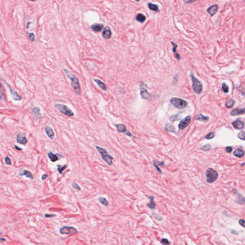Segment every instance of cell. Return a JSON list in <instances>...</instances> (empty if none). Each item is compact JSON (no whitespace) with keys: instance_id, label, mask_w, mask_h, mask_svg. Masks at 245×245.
Wrapping results in <instances>:
<instances>
[{"instance_id":"obj_7","label":"cell","mask_w":245,"mask_h":245,"mask_svg":"<svg viewBox=\"0 0 245 245\" xmlns=\"http://www.w3.org/2000/svg\"><path fill=\"white\" fill-rule=\"evenodd\" d=\"M140 94L143 99H148L150 97V94L147 91V86L146 84L143 82H141L140 84Z\"/></svg>"},{"instance_id":"obj_39","label":"cell","mask_w":245,"mask_h":245,"mask_svg":"<svg viewBox=\"0 0 245 245\" xmlns=\"http://www.w3.org/2000/svg\"><path fill=\"white\" fill-rule=\"evenodd\" d=\"M162 244L164 245H170L171 242L167 238H162L160 241Z\"/></svg>"},{"instance_id":"obj_24","label":"cell","mask_w":245,"mask_h":245,"mask_svg":"<svg viewBox=\"0 0 245 245\" xmlns=\"http://www.w3.org/2000/svg\"><path fill=\"white\" fill-rule=\"evenodd\" d=\"M149 198L150 199V202H149V203L147 204V206L149 208L154 210L155 209L156 206V204L155 203V202L154 201V197L153 196H149Z\"/></svg>"},{"instance_id":"obj_34","label":"cell","mask_w":245,"mask_h":245,"mask_svg":"<svg viewBox=\"0 0 245 245\" xmlns=\"http://www.w3.org/2000/svg\"><path fill=\"white\" fill-rule=\"evenodd\" d=\"M99 201L100 202V203H101L102 204L104 205V206H107L108 205V203L107 201V200L105 199V198H104V197H101L100 198H99Z\"/></svg>"},{"instance_id":"obj_45","label":"cell","mask_w":245,"mask_h":245,"mask_svg":"<svg viewBox=\"0 0 245 245\" xmlns=\"http://www.w3.org/2000/svg\"><path fill=\"white\" fill-rule=\"evenodd\" d=\"M233 148L231 146H226L225 148V151L227 153H230L232 151Z\"/></svg>"},{"instance_id":"obj_41","label":"cell","mask_w":245,"mask_h":245,"mask_svg":"<svg viewBox=\"0 0 245 245\" xmlns=\"http://www.w3.org/2000/svg\"><path fill=\"white\" fill-rule=\"evenodd\" d=\"M5 164L7 165H12V162L11 160L10 157L9 156H5Z\"/></svg>"},{"instance_id":"obj_47","label":"cell","mask_w":245,"mask_h":245,"mask_svg":"<svg viewBox=\"0 0 245 245\" xmlns=\"http://www.w3.org/2000/svg\"><path fill=\"white\" fill-rule=\"evenodd\" d=\"M55 215L53 214H45V217H53Z\"/></svg>"},{"instance_id":"obj_50","label":"cell","mask_w":245,"mask_h":245,"mask_svg":"<svg viewBox=\"0 0 245 245\" xmlns=\"http://www.w3.org/2000/svg\"><path fill=\"white\" fill-rule=\"evenodd\" d=\"M1 241H5V240H5V239L3 238H1Z\"/></svg>"},{"instance_id":"obj_14","label":"cell","mask_w":245,"mask_h":245,"mask_svg":"<svg viewBox=\"0 0 245 245\" xmlns=\"http://www.w3.org/2000/svg\"><path fill=\"white\" fill-rule=\"evenodd\" d=\"M116 126L117 128V130H118V132H121V133H125V134L127 136H132V134H131L128 131L126 130V126L124 125L118 124V125H116Z\"/></svg>"},{"instance_id":"obj_4","label":"cell","mask_w":245,"mask_h":245,"mask_svg":"<svg viewBox=\"0 0 245 245\" xmlns=\"http://www.w3.org/2000/svg\"><path fill=\"white\" fill-rule=\"evenodd\" d=\"M206 176L207 182L211 183L217 180L218 177V174L213 169L209 168L206 172Z\"/></svg>"},{"instance_id":"obj_40","label":"cell","mask_w":245,"mask_h":245,"mask_svg":"<svg viewBox=\"0 0 245 245\" xmlns=\"http://www.w3.org/2000/svg\"><path fill=\"white\" fill-rule=\"evenodd\" d=\"M214 136V132H211V133H209L208 135H207L205 137V138H206L207 139H211L213 138Z\"/></svg>"},{"instance_id":"obj_49","label":"cell","mask_w":245,"mask_h":245,"mask_svg":"<svg viewBox=\"0 0 245 245\" xmlns=\"http://www.w3.org/2000/svg\"><path fill=\"white\" fill-rule=\"evenodd\" d=\"M15 148H16V149H17V150H20V151H21V150H22V148H20L19 147H18V146H15Z\"/></svg>"},{"instance_id":"obj_10","label":"cell","mask_w":245,"mask_h":245,"mask_svg":"<svg viewBox=\"0 0 245 245\" xmlns=\"http://www.w3.org/2000/svg\"><path fill=\"white\" fill-rule=\"evenodd\" d=\"M16 141L18 143L21 145H26L28 142V140L26 137L25 136V135L24 133H19L17 136Z\"/></svg>"},{"instance_id":"obj_27","label":"cell","mask_w":245,"mask_h":245,"mask_svg":"<svg viewBox=\"0 0 245 245\" xmlns=\"http://www.w3.org/2000/svg\"><path fill=\"white\" fill-rule=\"evenodd\" d=\"M136 19L138 22L143 23L146 21V17L142 14H138L136 16Z\"/></svg>"},{"instance_id":"obj_30","label":"cell","mask_w":245,"mask_h":245,"mask_svg":"<svg viewBox=\"0 0 245 245\" xmlns=\"http://www.w3.org/2000/svg\"><path fill=\"white\" fill-rule=\"evenodd\" d=\"M148 6L149 9L151 11H155L156 12H159V10L158 9V7L157 5H153L151 3H148Z\"/></svg>"},{"instance_id":"obj_35","label":"cell","mask_w":245,"mask_h":245,"mask_svg":"<svg viewBox=\"0 0 245 245\" xmlns=\"http://www.w3.org/2000/svg\"><path fill=\"white\" fill-rule=\"evenodd\" d=\"M222 89L224 93L227 94L229 92V87L228 86L225 84V83H223L222 84Z\"/></svg>"},{"instance_id":"obj_8","label":"cell","mask_w":245,"mask_h":245,"mask_svg":"<svg viewBox=\"0 0 245 245\" xmlns=\"http://www.w3.org/2000/svg\"><path fill=\"white\" fill-rule=\"evenodd\" d=\"M78 232L76 229L71 226H64L60 229V233L61 234L73 235Z\"/></svg>"},{"instance_id":"obj_43","label":"cell","mask_w":245,"mask_h":245,"mask_svg":"<svg viewBox=\"0 0 245 245\" xmlns=\"http://www.w3.org/2000/svg\"><path fill=\"white\" fill-rule=\"evenodd\" d=\"M72 186L73 188L76 190H78V191H80L81 190V188L78 186V184H77L75 182H74L72 183Z\"/></svg>"},{"instance_id":"obj_29","label":"cell","mask_w":245,"mask_h":245,"mask_svg":"<svg viewBox=\"0 0 245 245\" xmlns=\"http://www.w3.org/2000/svg\"><path fill=\"white\" fill-rule=\"evenodd\" d=\"M235 101L232 99L227 100L225 103V106L227 108H232L235 104Z\"/></svg>"},{"instance_id":"obj_23","label":"cell","mask_w":245,"mask_h":245,"mask_svg":"<svg viewBox=\"0 0 245 245\" xmlns=\"http://www.w3.org/2000/svg\"><path fill=\"white\" fill-rule=\"evenodd\" d=\"M94 82L97 84V85L99 86L101 89H102L103 90L105 91H106V90H107L105 84L103 82H102L101 80H100L98 78H94Z\"/></svg>"},{"instance_id":"obj_33","label":"cell","mask_w":245,"mask_h":245,"mask_svg":"<svg viewBox=\"0 0 245 245\" xmlns=\"http://www.w3.org/2000/svg\"><path fill=\"white\" fill-rule=\"evenodd\" d=\"M57 170L58 172L60 174H62V172L67 168V166L66 165H64V166H61L60 165H57Z\"/></svg>"},{"instance_id":"obj_46","label":"cell","mask_w":245,"mask_h":245,"mask_svg":"<svg viewBox=\"0 0 245 245\" xmlns=\"http://www.w3.org/2000/svg\"><path fill=\"white\" fill-rule=\"evenodd\" d=\"M48 177V175L47 174H43L41 177V180L42 181H44L45 180L47 177Z\"/></svg>"},{"instance_id":"obj_42","label":"cell","mask_w":245,"mask_h":245,"mask_svg":"<svg viewBox=\"0 0 245 245\" xmlns=\"http://www.w3.org/2000/svg\"><path fill=\"white\" fill-rule=\"evenodd\" d=\"M178 115H173L171 116L170 119L172 120L173 122L174 121H176L177 120H179L180 118L178 117Z\"/></svg>"},{"instance_id":"obj_2","label":"cell","mask_w":245,"mask_h":245,"mask_svg":"<svg viewBox=\"0 0 245 245\" xmlns=\"http://www.w3.org/2000/svg\"><path fill=\"white\" fill-rule=\"evenodd\" d=\"M96 149L99 152L101 155L102 159L109 166H112L113 165V160L114 159L113 157L110 155L107 150L99 146H95Z\"/></svg>"},{"instance_id":"obj_13","label":"cell","mask_w":245,"mask_h":245,"mask_svg":"<svg viewBox=\"0 0 245 245\" xmlns=\"http://www.w3.org/2000/svg\"><path fill=\"white\" fill-rule=\"evenodd\" d=\"M218 10V6L217 5H214L209 7L207 9V12L211 16L213 17L214 16L217 12Z\"/></svg>"},{"instance_id":"obj_20","label":"cell","mask_w":245,"mask_h":245,"mask_svg":"<svg viewBox=\"0 0 245 245\" xmlns=\"http://www.w3.org/2000/svg\"><path fill=\"white\" fill-rule=\"evenodd\" d=\"M153 165L154 166V167H155L156 168V171H157V172L160 174L162 173L161 170L159 169V168L158 167L159 166H165L164 165V162H159L156 160H154L153 161Z\"/></svg>"},{"instance_id":"obj_18","label":"cell","mask_w":245,"mask_h":245,"mask_svg":"<svg viewBox=\"0 0 245 245\" xmlns=\"http://www.w3.org/2000/svg\"><path fill=\"white\" fill-rule=\"evenodd\" d=\"M245 114V108L243 109H239L236 108L233 110L231 112V115L235 116V115H244Z\"/></svg>"},{"instance_id":"obj_36","label":"cell","mask_w":245,"mask_h":245,"mask_svg":"<svg viewBox=\"0 0 245 245\" xmlns=\"http://www.w3.org/2000/svg\"><path fill=\"white\" fill-rule=\"evenodd\" d=\"M28 37H29L30 40L31 42H33L35 40V35L33 33H27Z\"/></svg>"},{"instance_id":"obj_12","label":"cell","mask_w":245,"mask_h":245,"mask_svg":"<svg viewBox=\"0 0 245 245\" xmlns=\"http://www.w3.org/2000/svg\"><path fill=\"white\" fill-rule=\"evenodd\" d=\"M112 32L109 26H106L102 32V37L105 39H109L112 37Z\"/></svg>"},{"instance_id":"obj_6","label":"cell","mask_w":245,"mask_h":245,"mask_svg":"<svg viewBox=\"0 0 245 245\" xmlns=\"http://www.w3.org/2000/svg\"><path fill=\"white\" fill-rule=\"evenodd\" d=\"M55 107L61 113L66 115L68 116L71 117L74 116V113L66 105L62 104H57L55 105Z\"/></svg>"},{"instance_id":"obj_22","label":"cell","mask_w":245,"mask_h":245,"mask_svg":"<svg viewBox=\"0 0 245 245\" xmlns=\"http://www.w3.org/2000/svg\"><path fill=\"white\" fill-rule=\"evenodd\" d=\"M40 109L38 107H34L32 109V112L34 114L36 119H38L41 117V115L40 113Z\"/></svg>"},{"instance_id":"obj_3","label":"cell","mask_w":245,"mask_h":245,"mask_svg":"<svg viewBox=\"0 0 245 245\" xmlns=\"http://www.w3.org/2000/svg\"><path fill=\"white\" fill-rule=\"evenodd\" d=\"M191 78L192 80V85L194 92L197 94H200L203 88V85L202 83L196 78H195L193 75L191 74Z\"/></svg>"},{"instance_id":"obj_31","label":"cell","mask_w":245,"mask_h":245,"mask_svg":"<svg viewBox=\"0 0 245 245\" xmlns=\"http://www.w3.org/2000/svg\"><path fill=\"white\" fill-rule=\"evenodd\" d=\"M165 130L170 132H174L175 128L172 124H167L165 126Z\"/></svg>"},{"instance_id":"obj_9","label":"cell","mask_w":245,"mask_h":245,"mask_svg":"<svg viewBox=\"0 0 245 245\" xmlns=\"http://www.w3.org/2000/svg\"><path fill=\"white\" fill-rule=\"evenodd\" d=\"M191 117L190 116H188L182 121H181L178 126L179 129L182 130L187 127L189 125L191 122Z\"/></svg>"},{"instance_id":"obj_48","label":"cell","mask_w":245,"mask_h":245,"mask_svg":"<svg viewBox=\"0 0 245 245\" xmlns=\"http://www.w3.org/2000/svg\"><path fill=\"white\" fill-rule=\"evenodd\" d=\"M231 233L232 234H235V235H238V232L236 231H235V230H232Z\"/></svg>"},{"instance_id":"obj_5","label":"cell","mask_w":245,"mask_h":245,"mask_svg":"<svg viewBox=\"0 0 245 245\" xmlns=\"http://www.w3.org/2000/svg\"><path fill=\"white\" fill-rule=\"evenodd\" d=\"M170 102L175 107L180 109L185 108L188 105V103L186 101L176 97H174L171 99Z\"/></svg>"},{"instance_id":"obj_19","label":"cell","mask_w":245,"mask_h":245,"mask_svg":"<svg viewBox=\"0 0 245 245\" xmlns=\"http://www.w3.org/2000/svg\"><path fill=\"white\" fill-rule=\"evenodd\" d=\"M45 130L48 137L51 140H53L55 137V134L52 129L50 127L47 126L45 127Z\"/></svg>"},{"instance_id":"obj_26","label":"cell","mask_w":245,"mask_h":245,"mask_svg":"<svg viewBox=\"0 0 245 245\" xmlns=\"http://www.w3.org/2000/svg\"><path fill=\"white\" fill-rule=\"evenodd\" d=\"M233 154L235 156H236L237 157H239V158L242 157L243 156H244V155H245L244 152L243 150H242L241 149H235V151H234Z\"/></svg>"},{"instance_id":"obj_37","label":"cell","mask_w":245,"mask_h":245,"mask_svg":"<svg viewBox=\"0 0 245 245\" xmlns=\"http://www.w3.org/2000/svg\"><path fill=\"white\" fill-rule=\"evenodd\" d=\"M238 138L243 140H245V131H242L240 132L238 134Z\"/></svg>"},{"instance_id":"obj_11","label":"cell","mask_w":245,"mask_h":245,"mask_svg":"<svg viewBox=\"0 0 245 245\" xmlns=\"http://www.w3.org/2000/svg\"><path fill=\"white\" fill-rule=\"evenodd\" d=\"M7 85L9 87V89L10 90V92L12 99L15 101H16L21 100L22 99V97L18 94L16 92V91H15L14 89H13L12 87H11V86L9 84H7Z\"/></svg>"},{"instance_id":"obj_25","label":"cell","mask_w":245,"mask_h":245,"mask_svg":"<svg viewBox=\"0 0 245 245\" xmlns=\"http://www.w3.org/2000/svg\"><path fill=\"white\" fill-rule=\"evenodd\" d=\"M172 44L173 45V53L174 54V56H175V58L178 59V60H180L181 59V57L180 56V55L177 52V50H176V49L178 47V45L175 43H174L173 42H172Z\"/></svg>"},{"instance_id":"obj_32","label":"cell","mask_w":245,"mask_h":245,"mask_svg":"<svg viewBox=\"0 0 245 245\" xmlns=\"http://www.w3.org/2000/svg\"><path fill=\"white\" fill-rule=\"evenodd\" d=\"M209 117L208 116H204L202 114H199L196 117V120L201 121H206L209 120Z\"/></svg>"},{"instance_id":"obj_15","label":"cell","mask_w":245,"mask_h":245,"mask_svg":"<svg viewBox=\"0 0 245 245\" xmlns=\"http://www.w3.org/2000/svg\"><path fill=\"white\" fill-rule=\"evenodd\" d=\"M104 27V25L102 24L94 23L91 26V28L96 33L101 31Z\"/></svg>"},{"instance_id":"obj_38","label":"cell","mask_w":245,"mask_h":245,"mask_svg":"<svg viewBox=\"0 0 245 245\" xmlns=\"http://www.w3.org/2000/svg\"><path fill=\"white\" fill-rule=\"evenodd\" d=\"M211 148V145L210 144H207V145H205L203 146H202L201 147V149L203 150V151H208L209 150H210Z\"/></svg>"},{"instance_id":"obj_21","label":"cell","mask_w":245,"mask_h":245,"mask_svg":"<svg viewBox=\"0 0 245 245\" xmlns=\"http://www.w3.org/2000/svg\"><path fill=\"white\" fill-rule=\"evenodd\" d=\"M20 176H25L26 177L30 179L33 180L34 177L31 172L28 171L23 170L22 172H20L19 174Z\"/></svg>"},{"instance_id":"obj_44","label":"cell","mask_w":245,"mask_h":245,"mask_svg":"<svg viewBox=\"0 0 245 245\" xmlns=\"http://www.w3.org/2000/svg\"><path fill=\"white\" fill-rule=\"evenodd\" d=\"M239 224L243 227L245 228V220L244 219H240L239 220Z\"/></svg>"},{"instance_id":"obj_17","label":"cell","mask_w":245,"mask_h":245,"mask_svg":"<svg viewBox=\"0 0 245 245\" xmlns=\"http://www.w3.org/2000/svg\"><path fill=\"white\" fill-rule=\"evenodd\" d=\"M233 191V193H234L236 195V196H237L236 202L239 204H240L245 203V198L241 194L238 193L235 189H234Z\"/></svg>"},{"instance_id":"obj_1","label":"cell","mask_w":245,"mask_h":245,"mask_svg":"<svg viewBox=\"0 0 245 245\" xmlns=\"http://www.w3.org/2000/svg\"><path fill=\"white\" fill-rule=\"evenodd\" d=\"M65 73L68 78L71 80L70 84L71 87L74 90L75 93L78 95L81 94V89L79 83V79L78 77L73 74V73L70 70L66 68L63 69Z\"/></svg>"},{"instance_id":"obj_16","label":"cell","mask_w":245,"mask_h":245,"mask_svg":"<svg viewBox=\"0 0 245 245\" xmlns=\"http://www.w3.org/2000/svg\"><path fill=\"white\" fill-rule=\"evenodd\" d=\"M232 125L235 129L241 130L243 128L244 126V123L241 121L235 120L232 123Z\"/></svg>"},{"instance_id":"obj_28","label":"cell","mask_w":245,"mask_h":245,"mask_svg":"<svg viewBox=\"0 0 245 245\" xmlns=\"http://www.w3.org/2000/svg\"><path fill=\"white\" fill-rule=\"evenodd\" d=\"M48 157L49 158L50 160H51V161L53 162L57 161L58 159V157L57 156V155L53 154L51 152H50L48 153Z\"/></svg>"}]
</instances>
